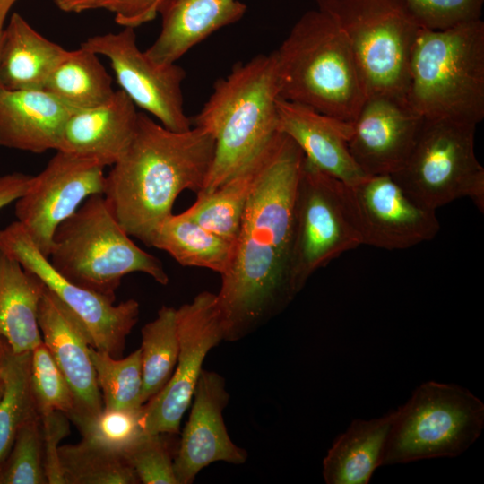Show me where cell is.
<instances>
[{
  "mask_svg": "<svg viewBox=\"0 0 484 484\" xmlns=\"http://www.w3.org/2000/svg\"><path fill=\"white\" fill-rule=\"evenodd\" d=\"M304 154L278 132L264 151L229 268L216 294L224 341L254 333L296 297L291 281L293 209Z\"/></svg>",
  "mask_w": 484,
  "mask_h": 484,
  "instance_id": "cell-1",
  "label": "cell"
},
{
  "mask_svg": "<svg viewBox=\"0 0 484 484\" xmlns=\"http://www.w3.org/2000/svg\"><path fill=\"white\" fill-rule=\"evenodd\" d=\"M214 151L208 131L194 125L171 131L139 112L134 137L106 176L102 194L126 233L151 246L177 196L202 191Z\"/></svg>",
  "mask_w": 484,
  "mask_h": 484,
  "instance_id": "cell-2",
  "label": "cell"
},
{
  "mask_svg": "<svg viewBox=\"0 0 484 484\" xmlns=\"http://www.w3.org/2000/svg\"><path fill=\"white\" fill-rule=\"evenodd\" d=\"M279 85L273 53L237 63L220 78L192 125L208 131L215 151L196 195L217 189L257 156L278 131Z\"/></svg>",
  "mask_w": 484,
  "mask_h": 484,
  "instance_id": "cell-3",
  "label": "cell"
},
{
  "mask_svg": "<svg viewBox=\"0 0 484 484\" xmlns=\"http://www.w3.org/2000/svg\"><path fill=\"white\" fill-rule=\"evenodd\" d=\"M280 99L353 121L367 99L347 37L323 7L306 12L272 51Z\"/></svg>",
  "mask_w": 484,
  "mask_h": 484,
  "instance_id": "cell-4",
  "label": "cell"
},
{
  "mask_svg": "<svg viewBox=\"0 0 484 484\" xmlns=\"http://www.w3.org/2000/svg\"><path fill=\"white\" fill-rule=\"evenodd\" d=\"M423 118L478 125L484 117V22L445 30L421 28L414 43L407 92Z\"/></svg>",
  "mask_w": 484,
  "mask_h": 484,
  "instance_id": "cell-5",
  "label": "cell"
},
{
  "mask_svg": "<svg viewBox=\"0 0 484 484\" xmlns=\"http://www.w3.org/2000/svg\"><path fill=\"white\" fill-rule=\"evenodd\" d=\"M48 260L68 281L114 300L129 273L148 274L161 285L169 282L160 260L131 239L103 194L87 198L56 228Z\"/></svg>",
  "mask_w": 484,
  "mask_h": 484,
  "instance_id": "cell-6",
  "label": "cell"
},
{
  "mask_svg": "<svg viewBox=\"0 0 484 484\" xmlns=\"http://www.w3.org/2000/svg\"><path fill=\"white\" fill-rule=\"evenodd\" d=\"M345 33L367 98L407 100L410 64L421 27L400 0H316Z\"/></svg>",
  "mask_w": 484,
  "mask_h": 484,
  "instance_id": "cell-7",
  "label": "cell"
},
{
  "mask_svg": "<svg viewBox=\"0 0 484 484\" xmlns=\"http://www.w3.org/2000/svg\"><path fill=\"white\" fill-rule=\"evenodd\" d=\"M484 404L468 389L428 381L395 411L382 466L455 457L480 437Z\"/></svg>",
  "mask_w": 484,
  "mask_h": 484,
  "instance_id": "cell-8",
  "label": "cell"
},
{
  "mask_svg": "<svg viewBox=\"0 0 484 484\" xmlns=\"http://www.w3.org/2000/svg\"><path fill=\"white\" fill-rule=\"evenodd\" d=\"M476 125L427 119L402 167L392 177L416 203L436 209L470 198L484 211V168L474 150Z\"/></svg>",
  "mask_w": 484,
  "mask_h": 484,
  "instance_id": "cell-9",
  "label": "cell"
},
{
  "mask_svg": "<svg viewBox=\"0 0 484 484\" xmlns=\"http://www.w3.org/2000/svg\"><path fill=\"white\" fill-rule=\"evenodd\" d=\"M362 245L342 182L304 157L293 209L290 266L296 294L318 269Z\"/></svg>",
  "mask_w": 484,
  "mask_h": 484,
  "instance_id": "cell-10",
  "label": "cell"
},
{
  "mask_svg": "<svg viewBox=\"0 0 484 484\" xmlns=\"http://www.w3.org/2000/svg\"><path fill=\"white\" fill-rule=\"evenodd\" d=\"M0 250L37 275L77 316L91 347L122 358L126 338L139 318L140 306L135 299L115 305L114 299L68 281L39 252L17 220L0 229Z\"/></svg>",
  "mask_w": 484,
  "mask_h": 484,
  "instance_id": "cell-11",
  "label": "cell"
},
{
  "mask_svg": "<svg viewBox=\"0 0 484 484\" xmlns=\"http://www.w3.org/2000/svg\"><path fill=\"white\" fill-rule=\"evenodd\" d=\"M179 352L174 372L162 390L143 406L148 434H177L190 406L208 352L224 341L216 294L203 291L177 308Z\"/></svg>",
  "mask_w": 484,
  "mask_h": 484,
  "instance_id": "cell-12",
  "label": "cell"
},
{
  "mask_svg": "<svg viewBox=\"0 0 484 484\" xmlns=\"http://www.w3.org/2000/svg\"><path fill=\"white\" fill-rule=\"evenodd\" d=\"M81 47L106 56L120 90L164 127L184 132L193 126L184 109L182 82L186 71L176 63L160 65L152 61L139 49L134 28L90 37Z\"/></svg>",
  "mask_w": 484,
  "mask_h": 484,
  "instance_id": "cell-13",
  "label": "cell"
},
{
  "mask_svg": "<svg viewBox=\"0 0 484 484\" xmlns=\"http://www.w3.org/2000/svg\"><path fill=\"white\" fill-rule=\"evenodd\" d=\"M105 168L92 159L56 151L15 201L17 221L43 255L49 256L56 228L87 198L103 194Z\"/></svg>",
  "mask_w": 484,
  "mask_h": 484,
  "instance_id": "cell-14",
  "label": "cell"
},
{
  "mask_svg": "<svg viewBox=\"0 0 484 484\" xmlns=\"http://www.w3.org/2000/svg\"><path fill=\"white\" fill-rule=\"evenodd\" d=\"M342 188L363 245L403 250L440 230L436 211L413 201L391 175L367 176Z\"/></svg>",
  "mask_w": 484,
  "mask_h": 484,
  "instance_id": "cell-15",
  "label": "cell"
},
{
  "mask_svg": "<svg viewBox=\"0 0 484 484\" xmlns=\"http://www.w3.org/2000/svg\"><path fill=\"white\" fill-rule=\"evenodd\" d=\"M193 397L173 462L178 484L193 483L196 475L212 462L239 465L247 459L246 451L232 442L224 423L223 411L229 400L225 379L203 368Z\"/></svg>",
  "mask_w": 484,
  "mask_h": 484,
  "instance_id": "cell-16",
  "label": "cell"
},
{
  "mask_svg": "<svg viewBox=\"0 0 484 484\" xmlns=\"http://www.w3.org/2000/svg\"><path fill=\"white\" fill-rule=\"evenodd\" d=\"M424 118L407 100L368 97L352 121L348 145L366 176L392 175L409 157Z\"/></svg>",
  "mask_w": 484,
  "mask_h": 484,
  "instance_id": "cell-17",
  "label": "cell"
},
{
  "mask_svg": "<svg viewBox=\"0 0 484 484\" xmlns=\"http://www.w3.org/2000/svg\"><path fill=\"white\" fill-rule=\"evenodd\" d=\"M38 324L43 343L74 397V411L68 419L99 413L103 401L90 357L87 333L77 316L47 287L39 304Z\"/></svg>",
  "mask_w": 484,
  "mask_h": 484,
  "instance_id": "cell-18",
  "label": "cell"
},
{
  "mask_svg": "<svg viewBox=\"0 0 484 484\" xmlns=\"http://www.w3.org/2000/svg\"><path fill=\"white\" fill-rule=\"evenodd\" d=\"M277 115L278 131L292 139L305 159L316 169L347 185L367 177L349 149L352 121L335 118L280 98Z\"/></svg>",
  "mask_w": 484,
  "mask_h": 484,
  "instance_id": "cell-19",
  "label": "cell"
},
{
  "mask_svg": "<svg viewBox=\"0 0 484 484\" xmlns=\"http://www.w3.org/2000/svg\"><path fill=\"white\" fill-rule=\"evenodd\" d=\"M138 116L129 97L121 90L115 91L105 103L71 114L56 151L113 166L130 146Z\"/></svg>",
  "mask_w": 484,
  "mask_h": 484,
  "instance_id": "cell-20",
  "label": "cell"
},
{
  "mask_svg": "<svg viewBox=\"0 0 484 484\" xmlns=\"http://www.w3.org/2000/svg\"><path fill=\"white\" fill-rule=\"evenodd\" d=\"M246 8L239 0H164L160 31L144 52L157 64H174L212 33L241 20Z\"/></svg>",
  "mask_w": 484,
  "mask_h": 484,
  "instance_id": "cell-21",
  "label": "cell"
},
{
  "mask_svg": "<svg viewBox=\"0 0 484 484\" xmlns=\"http://www.w3.org/2000/svg\"><path fill=\"white\" fill-rule=\"evenodd\" d=\"M73 111L45 90L0 86V145L33 153L56 151Z\"/></svg>",
  "mask_w": 484,
  "mask_h": 484,
  "instance_id": "cell-22",
  "label": "cell"
},
{
  "mask_svg": "<svg viewBox=\"0 0 484 484\" xmlns=\"http://www.w3.org/2000/svg\"><path fill=\"white\" fill-rule=\"evenodd\" d=\"M13 13L3 30L0 51V86L6 90H44L46 82L66 55Z\"/></svg>",
  "mask_w": 484,
  "mask_h": 484,
  "instance_id": "cell-23",
  "label": "cell"
},
{
  "mask_svg": "<svg viewBox=\"0 0 484 484\" xmlns=\"http://www.w3.org/2000/svg\"><path fill=\"white\" fill-rule=\"evenodd\" d=\"M43 281L0 250V346L16 353L31 351L43 342L38 309Z\"/></svg>",
  "mask_w": 484,
  "mask_h": 484,
  "instance_id": "cell-24",
  "label": "cell"
},
{
  "mask_svg": "<svg viewBox=\"0 0 484 484\" xmlns=\"http://www.w3.org/2000/svg\"><path fill=\"white\" fill-rule=\"evenodd\" d=\"M395 411L369 420L355 419L333 443L323 461L327 484H367L382 466Z\"/></svg>",
  "mask_w": 484,
  "mask_h": 484,
  "instance_id": "cell-25",
  "label": "cell"
},
{
  "mask_svg": "<svg viewBox=\"0 0 484 484\" xmlns=\"http://www.w3.org/2000/svg\"><path fill=\"white\" fill-rule=\"evenodd\" d=\"M151 246L167 252L182 266L204 268L221 276L229 268L234 243L204 229L182 212L163 220Z\"/></svg>",
  "mask_w": 484,
  "mask_h": 484,
  "instance_id": "cell-26",
  "label": "cell"
},
{
  "mask_svg": "<svg viewBox=\"0 0 484 484\" xmlns=\"http://www.w3.org/2000/svg\"><path fill=\"white\" fill-rule=\"evenodd\" d=\"M264 149L217 189L196 195V201L185 213L204 229L234 243L261 169Z\"/></svg>",
  "mask_w": 484,
  "mask_h": 484,
  "instance_id": "cell-27",
  "label": "cell"
},
{
  "mask_svg": "<svg viewBox=\"0 0 484 484\" xmlns=\"http://www.w3.org/2000/svg\"><path fill=\"white\" fill-rule=\"evenodd\" d=\"M44 90L73 110L101 105L115 92L112 78L98 55L83 47L67 51Z\"/></svg>",
  "mask_w": 484,
  "mask_h": 484,
  "instance_id": "cell-28",
  "label": "cell"
},
{
  "mask_svg": "<svg viewBox=\"0 0 484 484\" xmlns=\"http://www.w3.org/2000/svg\"><path fill=\"white\" fill-rule=\"evenodd\" d=\"M31 351L13 352L1 345V371L4 382L0 397V462L5 458L18 430L39 415L30 380Z\"/></svg>",
  "mask_w": 484,
  "mask_h": 484,
  "instance_id": "cell-29",
  "label": "cell"
},
{
  "mask_svg": "<svg viewBox=\"0 0 484 484\" xmlns=\"http://www.w3.org/2000/svg\"><path fill=\"white\" fill-rule=\"evenodd\" d=\"M143 392L145 404L167 385L177 365L179 341L177 326V308L162 306L154 320L141 331Z\"/></svg>",
  "mask_w": 484,
  "mask_h": 484,
  "instance_id": "cell-30",
  "label": "cell"
},
{
  "mask_svg": "<svg viewBox=\"0 0 484 484\" xmlns=\"http://www.w3.org/2000/svg\"><path fill=\"white\" fill-rule=\"evenodd\" d=\"M65 484H137L140 480L123 454L82 439L58 447Z\"/></svg>",
  "mask_w": 484,
  "mask_h": 484,
  "instance_id": "cell-31",
  "label": "cell"
},
{
  "mask_svg": "<svg viewBox=\"0 0 484 484\" xmlns=\"http://www.w3.org/2000/svg\"><path fill=\"white\" fill-rule=\"evenodd\" d=\"M103 408L136 411L143 408V368L141 350L125 358H113L90 346Z\"/></svg>",
  "mask_w": 484,
  "mask_h": 484,
  "instance_id": "cell-32",
  "label": "cell"
},
{
  "mask_svg": "<svg viewBox=\"0 0 484 484\" xmlns=\"http://www.w3.org/2000/svg\"><path fill=\"white\" fill-rule=\"evenodd\" d=\"M46 483L43 429L38 415L21 427L0 462V484Z\"/></svg>",
  "mask_w": 484,
  "mask_h": 484,
  "instance_id": "cell-33",
  "label": "cell"
},
{
  "mask_svg": "<svg viewBox=\"0 0 484 484\" xmlns=\"http://www.w3.org/2000/svg\"><path fill=\"white\" fill-rule=\"evenodd\" d=\"M143 408L136 411L102 409L90 417L71 420L83 439L124 454L144 434Z\"/></svg>",
  "mask_w": 484,
  "mask_h": 484,
  "instance_id": "cell-34",
  "label": "cell"
},
{
  "mask_svg": "<svg viewBox=\"0 0 484 484\" xmlns=\"http://www.w3.org/2000/svg\"><path fill=\"white\" fill-rule=\"evenodd\" d=\"M30 380L39 415L60 411L68 418L73 413V392L43 342L31 350Z\"/></svg>",
  "mask_w": 484,
  "mask_h": 484,
  "instance_id": "cell-35",
  "label": "cell"
},
{
  "mask_svg": "<svg viewBox=\"0 0 484 484\" xmlns=\"http://www.w3.org/2000/svg\"><path fill=\"white\" fill-rule=\"evenodd\" d=\"M164 435L145 433L123 454L140 483L178 484L174 472V458Z\"/></svg>",
  "mask_w": 484,
  "mask_h": 484,
  "instance_id": "cell-36",
  "label": "cell"
},
{
  "mask_svg": "<svg viewBox=\"0 0 484 484\" xmlns=\"http://www.w3.org/2000/svg\"><path fill=\"white\" fill-rule=\"evenodd\" d=\"M419 26L445 30L480 19L484 0H400Z\"/></svg>",
  "mask_w": 484,
  "mask_h": 484,
  "instance_id": "cell-37",
  "label": "cell"
},
{
  "mask_svg": "<svg viewBox=\"0 0 484 484\" xmlns=\"http://www.w3.org/2000/svg\"><path fill=\"white\" fill-rule=\"evenodd\" d=\"M43 443L44 468L48 484H65L62 475L58 447L60 441L69 434L68 418L60 411H52L40 415Z\"/></svg>",
  "mask_w": 484,
  "mask_h": 484,
  "instance_id": "cell-38",
  "label": "cell"
},
{
  "mask_svg": "<svg viewBox=\"0 0 484 484\" xmlns=\"http://www.w3.org/2000/svg\"><path fill=\"white\" fill-rule=\"evenodd\" d=\"M164 0H92L87 10L106 9L117 23L135 29L156 18Z\"/></svg>",
  "mask_w": 484,
  "mask_h": 484,
  "instance_id": "cell-39",
  "label": "cell"
},
{
  "mask_svg": "<svg viewBox=\"0 0 484 484\" xmlns=\"http://www.w3.org/2000/svg\"><path fill=\"white\" fill-rule=\"evenodd\" d=\"M33 177L19 172L0 175V209L21 197L30 186Z\"/></svg>",
  "mask_w": 484,
  "mask_h": 484,
  "instance_id": "cell-40",
  "label": "cell"
},
{
  "mask_svg": "<svg viewBox=\"0 0 484 484\" xmlns=\"http://www.w3.org/2000/svg\"><path fill=\"white\" fill-rule=\"evenodd\" d=\"M92 0H55L58 8L64 12L80 13L86 11Z\"/></svg>",
  "mask_w": 484,
  "mask_h": 484,
  "instance_id": "cell-41",
  "label": "cell"
},
{
  "mask_svg": "<svg viewBox=\"0 0 484 484\" xmlns=\"http://www.w3.org/2000/svg\"><path fill=\"white\" fill-rule=\"evenodd\" d=\"M17 0H0V28L4 29L9 11Z\"/></svg>",
  "mask_w": 484,
  "mask_h": 484,
  "instance_id": "cell-42",
  "label": "cell"
},
{
  "mask_svg": "<svg viewBox=\"0 0 484 484\" xmlns=\"http://www.w3.org/2000/svg\"><path fill=\"white\" fill-rule=\"evenodd\" d=\"M3 388H4V382H3L2 371H1V346H0V397L3 393Z\"/></svg>",
  "mask_w": 484,
  "mask_h": 484,
  "instance_id": "cell-43",
  "label": "cell"
},
{
  "mask_svg": "<svg viewBox=\"0 0 484 484\" xmlns=\"http://www.w3.org/2000/svg\"><path fill=\"white\" fill-rule=\"evenodd\" d=\"M3 30L0 28V51H1V46H2V39H3Z\"/></svg>",
  "mask_w": 484,
  "mask_h": 484,
  "instance_id": "cell-44",
  "label": "cell"
}]
</instances>
